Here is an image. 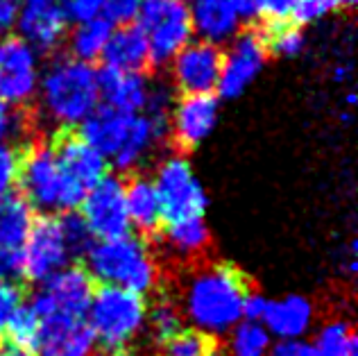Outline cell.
I'll use <instances>...</instances> for the list:
<instances>
[{"mask_svg":"<svg viewBox=\"0 0 358 356\" xmlns=\"http://www.w3.org/2000/svg\"><path fill=\"white\" fill-rule=\"evenodd\" d=\"M252 290L248 275L231 264H209L188 277L182 293L184 315L209 336L224 334L243 318V302Z\"/></svg>","mask_w":358,"mask_h":356,"instance_id":"cell-1","label":"cell"},{"mask_svg":"<svg viewBox=\"0 0 358 356\" xmlns=\"http://www.w3.org/2000/svg\"><path fill=\"white\" fill-rule=\"evenodd\" d=\"M41 98L45 111L62 125L59 129L82 125L100 102L98 69L73 57L57 59L43 75Z\"/></svg>","mask_w":358,"mask_h":356,"instance_id":"cell-2","label":"cell"},{"mask_svg":"<svg viewBox=\"0 0 358 356\" xmlns=\"http://www.w3.org/2000/svg\"><path fill=\"white\" fill-rule=\"evenodd\" d=\"M87 273L102 286H116L145 295L157 286L159 270L143 238L120 236L109 241H96L87 252Z\"/></svg>","mask_w":358,"mask_h":356,"instance_id":"cell-3","label":"cell"},{"mask_svg":"<svg viewBox=\"0 0 358 356\" xmlns=\"http://www.w3.org/2000/svg\"><path fill=\"white\" fill-rule=\"evenodd\" d=\"M145 313L148 302L143 295L116 286L98 288L89 306V327L105 350L102 354L116 356L125 352L143 329Z\"/></svg>","mask_w":358,"mask_h":356,"instance_id":"cell-4","label":"cell"},{"mask_svg":"<svg viewBox=\"0 0 358 356\" xmlns=\"http://www.w3.org/2000/svg\"><path fill=\"white\" fill-rule=\"evenodd\" d=\"M64 177V191L59 209L75 211L93 186L107 177V159L96 152L87 141H82L75 129H59L50 138Z\"/></svg>","mask_w":358,"mask_h":356,"instance_id":"cell-5","label":"cell"},{"mask_svg":"<svg viewBox=\"0 0 358 356\" xmlns=\"http://www.w3.org/2000/svg\"><path fill=\"white\" fill-rule=\"evenodd\" d=\"M136 21L148 41L152 66L168 64L191 43L193 23L186 0H141Z\"/></svg>","mask_w":358,"mask_h":356,"instance_id":"cell-6","label":"cell"},{"mask_svg":"<svg viewBox=\"0 0 358 356\" xmlns=\"http://www.w3.org/2000/svg\"><path fill=\"white\" fill-rule=\"evenodd\" d=\"M155 189L162 204V225H175L193 218H204L209 198L197 182L184 157H171L157 171Z\"/></svg>","mask_w":358,"mask_h":356,"instance_id":"cell-7","label":"cell"},{"mask_svg":"<svg viewBox=\"0 0 358 356\" xmlns=\"http://www.w3.org/2000/svg\"><path fill=\"white\" fill-rule=\"evenodd\" d=\"M18 184H21L23 200L32 209H43V211L59 209L64 177L50 141L34 138V141L21 148Z\"/></svg>","mask_w":358,"mask_h":356,"instance_id":"cell-8","label":"cell"},{"mask_svg":"<svg viewBox=\"0 0 358 356\" xmlns=\"http://www.w3.org/2000/svg\"><path fill=\"white\" fill-rule=\"evenodd\" d=\"M80 215L93 234V238L109 241L127 236L131 225L125 207V182L118 177H102L93 189L84 195L80 204Z\"/></svg>","mask_w":358,"mask_h":356,"instance_id":"cell-9","label":"cell"},{"mask_svg":"<svg viewBox=\"0 0 358 356\" xmlns=\"http://www.w3.org/2000/svg\"><path fill=\"white\" fill-rule=\"evenodd\" d=\"M71 255L66 250L62 236L59 218L55 215H39L32 222L30 236L23 248V268L21 277L32 284H43L55 273L69 266Z\"/></svg>","mask_w":358,"mask_h":356,"instance_id":"cell-10","label":"cell"},{"mask_svg":"<svg viewBox=\"0 0 358 356\" xmlns=\"http://www.w3.org/2000/svg\"><path fill=\"white\" fill-rule=\"evenodd\" d=\"M39 87L36 52L21 36L7 34L0 39V100L5 105L23 107Z\"/></svg>","mask_w":358,"mask_h":356,"instance_id":"cell-11","label":"cell"},{"mask_svg":"<svg viewBox=\"0 0 358 356\" xmlns=\"http://www.w3.org/2000/svg\"><path fill=\"white\" fill-rule=\"evenodd\" d=\"M268 59L266 45L259 30H245L234 39L227 57H222L220 80H218V93L220 98H238L241 93L257 80V75L263 71Z\"/></svg>","mask_w":358,"mask_h":356,"instance_id":"cell-12","label":"cell"},{"mask_svg":"<svg viewBox=\"0 0 358 356\" xmlns=\"http://www.w3.org/2000/svg\"><path fill=\"white\" fill-rule=\"evenodd\" d=\"M173 62L175 87L184 96H204L218 89L222 50L206 41H193L179 50Z\"/></svg>","mask_w":358,"mask_h":356,"instance_id":"cell-13","label":"cell"},{"mask_svg":"<svg viewBox=\"0 0 358 356\" xmlns=\"http://www.w3.org/2000/svg\"><path fill=\"white\" fill-rule=\"evenodd\" d=\"M215 123H218V96L215 93L182 96L173 105L168 136L173 138L177 150L188 152L213 132Z\"/></svg>","mask_w":358,"mask_h":356,"instance_id":"cell-14","label":"cell"},{"mask_svg":"<svg viewBox=\"0 0 358 356\" xmlns=\"http://www.w3.org/2000/svg\"><path fill=\"white\" fill-rule=\"evenodd\" d=\"M96 336L84 318L52 313L43 318L34 354L39 356H89Z\"/></svg>","mask_w":358,"mask_h":356,"instance_id":"cell-15","label":"cell"},{"mask_svg":"<svg viewBox=\"0 0 358 356\" xmlns=\"http://www.w3.org/2000/svg\"><path fill=\"white\" fill-rule=\"evenodd\" d=\"M18 32L21 39L30 45L32 50L52 52L66 36V21L64 12L57 3L48 5H25L18 14Z\"/></svg>","mask_w":358,"mask_h":356,"instance_id":"cell-16","label":"cell"},{"mask_svg":"<svg viewBox=\"0 0 358 356\" xmlns=\"http://www.w3.org/2000/svg\"><path fill=\"white\" fill-rule=\"evenodd\" d=\"M41 288L50 295L57 313L73 318H87L93 293H96L91 275L80 266L62 268L59 273L45 279Z\"/></svg>","mask_w":358,"mask_h":356,"instance_id":"cell-17","label":"cell"},{"mask_svg":"<svg viewBox=\"0 0 358 356\" xmlns=\"http://www.w3.org/2000/svg\"><path fill=\"white\" fill-rule=\"evenodd\" d=\"M136 114H122L111 107H98L93 114L80 125V138L87 141L96 152L102 157L114 159L120 148L125 145L127 136L131 132V123H134Z\"/></svg>","mask_w":358,"mask_h":356,"instance_id":"cell-18","label":"cell"},{"mask_svg":"<svg viewBox=\"0 0 358 356\" xmlns=\"http://www.w3.org/2000/svg\"><path fill=\"white\" fill-rule=\"evenodd\" d=\"M188 12H191L193 32L202 36L200 41L213 45L236 36L243 21L234 0H193Z\"/></svg>","mask_w":358,"mask_h":356,"instance_id":"cell-19","label":"cell"},{"mask_svg":"<svg viewBox=\"0 0 358 356\" xmlns=\"http://www.w3.org/2000/svg\"><path fill=\"white\" fill-rule=\"evenodd\" d=\"M98 89L107 107L122 114H141L145 107L150 84L141 73H122L102 66L98 71Z\"/></svg>","mask_w":358,"mask_h":356,"instance_id":"cell-20","label":"cell"},{"mask_svg":"<svg viewBox=\"0 0 358 356\" xmlns=\"http://www.w3.org/2000/svg\"><path fill=\"white\" fill-rule=\"evenodd\" d=\"M268 334L281 341H295L310 329L313 304L301 295H286L281 299H268L266 313L261 318Z\"/></svg>","mask_w":358,"mask_h":356,"instance_id":"cell-21","label":"cell"},{"mask_svg":"<svg viewBox=\"0 0 358 356\" xmlns=\"http://www.w3.org/2000/svg\"><path fill=\"white\" fill-rule=\"evenodd\" d=\"M102 57H105V66L122 73L143 75L145 69L152 66L148 41L136 25H120L118 30L111 32Z\"/></svg>","mask_w":358,"mask_h":356,"instance_id":"cell-22","label":"cell"},{"mask_svg":"<svg viewBox=\"0 0 358 356\" xmlns=\"http://www.w3.org/2000/svg\"><path fill=\"white\" fill-rule=\"evenodd\" d=\"M34 222V209L23 195L12 193L0 202V252L23 259L25 241Z\"/></svg>","mask_w":358,"mask_h":356,"instance_id":"cell-23","label":"cell"},{"mask_svg":"<svg viewBox=\"0 0 358 356\" xmlns=\"http://www.w3.org/2000/svg\"><path fill=\"white\" fill-rule=\"evenodd\" d=\"M125 207L131 227L141 234H157L162 227V204L155 189V182L148 177H131L125 184Z\"/></svg>","mask_w":358,"mask_h":356,"instance_id":"cell-24","label":"cell"},{"mask_svg":"<svg viewBox=\"0 0 358 356\" xmlns=\"http://www.w3.org/2000/svg\"><path fill=\"white\" fill-rule=\"evenodd\" d=\"M111 32H114V25L107 23L102 16L91 18V21H84V23H78V27L73 30L71 41H69L71 57L80 59V62H87V64L102 57V52H105V48H107V41H109Z\"/></svg>","mask_w":358,"mask_h":356,"instance_id":"cell-25","label":"cell"},{"mask_svg":"<svg viewBox=\"0 0 358 356\" xmlns=\"http://www.w3.org/2000/svg\"><path fill=\"white\" fill-rule=\"evenodd\" d=\"M164 238L175 255L182 257H197L209 248L211 236L209 227H206L204 218H193L175 225H166L164 227Z\"/></svg>","mask_w":358,"mask_h":356,"instance_id":"cell-26","label":"cell"},{"mask_svg":"<svg viewBox=\"0 0 358 356\" xmlns=\"http://www.w3.org/2000/svg\"><path fill=\"white\" fill-rule=\"evenodd\" d=\"M263 45H266L268 57L275 55V57H295L304 48V34L297 25L290 21L286 23H263L257 27Z\"/></svg>","mask_w":358,"mask_h":356,"instance_id":"cell-27","label":"cell"},{"mask_svg":"<svg viewBox=\"0 0 358 356\" xmlns=\"http://www.w3.org/2000/svg\"><path fill=\"white\" fill-rule=\"evenodd\" d=\"M145 322H148V332H150V339L162 348L166 341H171L177 332H182V311L179 306L173 302V299L162 297L148 308L145 313Z\"/></svg>","mask_w":358,"mask_h":356,"instance_id":"cell-28","label":"cell"},{"mask_svg":"<svg viewBox=\"0 0 358 356\" xmlns=\"http://www.w3.org/2000/svg\"><path fill=\"white\" fill-rule=\"evenodd\" d=\"M152 141H155V134H152V127L148 123V118L143 114H136L125 145H122L120 152L114 157V166L120 173H127L131 168H136L141 164V159H143L150 150V145H152Z\"/></svg>","mask_w":358,"mask_h":356,"instance_id":"cell-29","label":"cell"},{"mask_svg":"<svg viewBox=\"0 0 358 356\" xmlns=\"http://www.w3.org/2000/svg\"><path fill=\"white\" fill-rule=\"evenodd\" d=\"M315 350L320 356H358V341L350 322L331 320L317 332Z\"/></svg>","mask_w":358,"mask_h":356,"instance_id":"cell-30","label":"cell"},{"mask_svg":"<svg viewBox=\"0 0 358 356\" xmlns=\"http://www.w3.org/2000/svg\"><path fill=\"white\" fill-rule=\"evenodd\" d=\"M162 356H220V345L200 329H182L162 348Z\"/></svg>","mask_w":358,"mask_h":356,"instance_id":"cell-31","label":"cell"},{"mask_svg":"<svg viewBox=\"0 0 358 356\" xmlns=\"http://www.w3.org/2000/svg\"><path fill=\"white\" fill-rule=\"evenodd\" d=\"M39 327H41L39 315L32 311L30 304H21L14 311V315L9 318L3 339L9 341L12 345H16V348L34 354L36 341H39Z\"/></svg>","mask_w":358,"mask_h":356,"instance_id":"cell-32","label":"cell"},{"mask_svg":"<svg viewBox=\"0 0 358 356\" xmlns=\"http://www.w3.org/2000/svg\"><path fill=\"white\" fill-rule=\"evenodd\" d=\"M231 356H266L270 352V334L261 322H238L229 341Z\"/></svg>","mask_w":358,"mask_h":356,"instance_id":"cell-33","label":"cell"},{"mask_svg":"<svg viewBox=\"0 0 358 356\" xmlns=\"http://www.w3.org/2000/svg\"><path fill=\"white\" fill-rule=\"evenodd\" d=\"M59 227H62V236L66 243V250H69L71 259H84L91 245L96 243L93 234L89 227L84 225L82 215L75 211H66L59 218Z\"/></svg>","mask_w":358,"mask_h":356,"instance_id":"cell-34","label":"cell"},{"mask_svg":"<svg viewBox=\"0 0 358 356\" xmlns=\"http://www.w3.org/2000/svg\"><path fill=\"white\" fill-rule=\"evenodd\" d=\"M18 166H21V148L0 143V202L12 195L18 184Z\"/></svg>","mask_w":358,"mask_h":356,"instance_id":"cell-35","label":"cell"},{"mask_svg":"<svg viewBox=\"0 0 358 356\" xmlns=\"http://www.w3.org/2000/svg\"><path fill=\"white\" fill-rule=\"evenodd\" d=\"M141 0H102L100 16L111 25H129L136 18Z\"/></svg>","mask_w":358,"mask_h":356,"instance_id":"cell-36","label":"cell"},{"mask_svg":"<svg viewBox=\"0 0 358 356\" xmlns=\"http://www.w3.org/2000/svg\"><path fill=\"white\" fill-rule=\"evenodd\" d=\"M254 3H257V16L263 18V23H286L299 0H254Z\"/></svg>","mask_w":358,"mask_h":356,"instance_id":"cell-37","label":"cell"},{"mask_svg":"<svg viewBox=\"0 0 358 356\" xmlns=\"http://www.w3.org/2000/svg\"><path fill=\"white\" fill-rule=\"evenodd\" d=\"M23 304V290L14 282H5L0 279V339L5 334V327L14 311Z\"/></svg>","mask_w":358,"mask_h":356,"instance_id":"cell-38","label":"cell"},{"mask_svg":"<svg viewBox=\"0 0 358 356\" xmlns=\"http://www.w3.org/2000/svg\"><path fill=\"white\" fill-rule=\"evenodd\" d=\"M59 9L64 12L66 21L84 23L100 16L102 0H59Z\"/></svg>","mask_w":358,"mask_h":356,"instance_id":"cell-39","label":"cell"},{"mask_svg":"<svg viewBox=\"0 0 358 356\" xmlns=\"http://www.w3.org/2000/svg\"><path fill=\"white\" fill-rule=\"evenodd\" d=\"M270 356H320V354L313 343L295 339V341H281L279 345H275Z\"/></svg>","mask_w":358,"mask_h":356,"instance_id":"cell-40","label":"cell"},{"mask_svg":"<svg viewBox=\"0 0 358 356\" xmlns=\"http://www.w3.org/2000/svg\"><path fill=\"white\" fill-rule=\"evenodd\" d=\"M18 14H21V3L18 0H0V39L14 30Z\"/></svg>","mask_w":358,"mask_h":356,"instance_id":"cell-41","label":"cell"},{"mask_svg":"<svg viewBox=\"0 0 358 356\" xmlns=\"http://www.w3.org/2000/svg\"><path fill=\"white\" fill-rule=\"evenodd\" d=\"M266 306H268V299L263 297L259 290H250L243 302V318L250 322H261L263 313H266Z\"/></svg>","mask_w":358,"mask_h":356,"instance_id":"cell-42","label":"cell"},{"mask_svg":"<svg viewBox=\"0 0 358 356\" xmlns=\"http://www.w3.org/2000/svg\"><path fill=\"white\" fill-rule=\"evenodd\" d=\"M16 127H23V120L18 118L16 111H12V107L0 100V143H5V138L14 134Z\"/></svg>","mask_w":358,"mask_h":356,"instance_id":"cell-43","label":"cell"},{"mask_svg":"<svg viewBox=\"0 0 358 356\" xmlns=\"http://www.w3.org/2000/svg\"><path fill=\"white\" fill-rule=\"evenodd\" d=\"M0 356H34V354H30L27 350L16 348V345H12L5 339H0Z\"/></svg>","mask_w":358,"mask_h":356,"instance_id":"cell-44","label":"cell"},{"mask_svg":"<svg viewBox=\"0 0 358 356\" xmlns=\"http://www.w3.org/2000/svg\"><path fill=\"white\" fill-rule=\"evenodd\" d=\"M356 5V0H338V7L341 9H352Z\"/></svg>","mask_w":358,"mask_h":356,"instance_id":"cell-45","label":"cell"},{"mask_svg":"<svg viewBox=\"0 0 358 356\" xmlns=\"http://www.w3.org/2000/svg\"><path fill=\"white\" fill-rule=\"evenodd\" d=\"M347 73L350 69H336V80H347Z\"/></svg>","mask_w":358,"mask_h":356,"instance_id":"cell-46","label":"cell"},{"mask_svg":"<svg viewBox=\"0 0 358 356\" xmlns=\"http://www.w3.org/2000/svg\"><path fill=\"white\" fill-rule=\"evenodd\" d=\"M27 5H48V3H55V0H25Z\"/></svg>","mask_w":358,"mask_h":356,"instance_id":"cell-47","label":"cell"},{"mask_svg":"<svg viewBox=\"0 0 358 356\" xmlns=\"http://www.w3.org/2000/svg\"><path fill=\"white\" fill-rule=\"evenodd\" d=\"M347 102H350V105H356V96H354V93H347Z\"/></svg>","mask_w":358,"mask_h":356,"instance_id":"cell-48","label":"cell"},{"mask_svg":"<svg viewBox=\"0 0 358 356\" xmlns=\"http://www.w3.org/2000/svg\"><path fill=\"white\" fill-rule=\"evenodd\" d=\"M98 356H111V354H98ZM118 356V354H116Z\"/></svg>","mask_w":358,"mask_h":356,"instance_id":"cell-49","label":"cell"}]
</instances>
